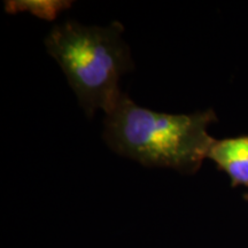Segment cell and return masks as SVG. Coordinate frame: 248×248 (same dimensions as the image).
Masks as SVG:
<instances>
[{"mask_svg": "<svg viewBox=\"0 0 248 248\" xmlns=\"http://www.w3.org/2000/svg\"><path fill=\"white\" fill-rule=\"evenodd\" d=\"M212 109L193 114L159 113L138 106L123 94L105 120L104 138L115 153L147 167L194 173L207 159L216 122Z\"/></svg>", "mask_w": 248, "mask_h": 248, "instance_id": "cell-1", "label": "cell"}, {"mask_svg": "<svg viewBox=\"0 0 248 248\" xmlns=\"http://www.w3.org/2000/svg\"><path fill=\"white\" fill-rule=\"evenodd\" d=\"M122 31L119 22L95 27L67 21L45 39L88 116L97 109L108 115L122 98L120 78L133 67Z\"/></svg>", "mask_w": 248, "mask_h": 248, "instance_id": "cell-2", "label": "cell"}, {"mask_svg": "<svg viewBox=\"0 0 248 248\" xmlns=\"http://www.w3.org/2000/svg\"><path fill=\"white\" fill-rule=\"evenodd\" d=\"M207 159L228 175L233 187H248V135L214 139Z\"/></svg>", "mask_w": 248, "mask_h": 248, "instance_id": "cell-3", "label": "cell"}, {"mask_svg": "<svg viewBox=\"0 0 248 248\" xmlns=\"http://www.w3.org/2000/svg\"><path fill=\"white\" fill-rule=\"evenodd\" d=\"M21 4L24 5V7L29 9H35L32 12L33 14L39 15L40 17L42 16H47L48 18H53L55 16V14L58 13V11H60L61 8L67 7L68 5H63L67 4V2H61V1H47V2H42V1H24L21 2Z\"/></svg>", "mask_w": 248, "mask_h": 248, "instance_id": "cell-4", "label": "cell"}, {"mask_svg": "<svg viewBox=\"0 0 248 248\" xmlns=\"http://www.w3.org/2000/svg\"><path fill=\"white\" fill-rule=\"evenodd\" d=\"M245 198H246V199H247V200H248V193H247V194H246V195H245Z\"/></svg>", "mask_w": 248, "mask_h": 248, "instance_id": "cell-5", "label": "cell"}]
</instances>
